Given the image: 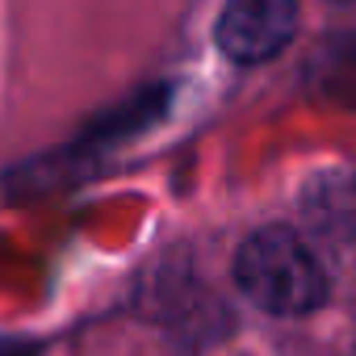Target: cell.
<instances>
[{"instance_id":"3957f363","label":"cell","mask_w":356,"mask_h":356,"mask_svg":"<svg viewBox=\"0 0 356 356\" xmlns=\"http://www.w3.org/2000/svg\"><path fill=\"white\" fill-rule=\"evenodd\" d=\"M302 214L323 239L352 243L356 239V176L348 172L314 176L310 189L302 193Z\"/></svg>"},{"instance_id":"6da1fadb","label":"cell","mask_w":356,"mask_h":356,"mask_svg":"<svg viewBox=\"0 0 356 356\" xmlns=\"http://www.w3.org/2000/svg\"><path fill=\"white\" fill-rule=\"evenodd\" d=\"M235 285L243 289L248 302H256L277 318H298L318 310L331 289L323 260L289 227H264L248 235V243L235 256Z\"/></svg>"},{"instance_id":"7a4b0ae2","label":"cell","mask_w":356,"mask_h":356,"mask_svg":"<svg viewBox=\"0 0 356 356\" xmlns=\"http://www.w3.org/2000/svg\"><path fill=\"white\" fill-rule=\"evenodd\" d=\"M293 26H298V0H227L214 38L227 59L264 63L293 38Z\"/></svg>"}]
</instances>
